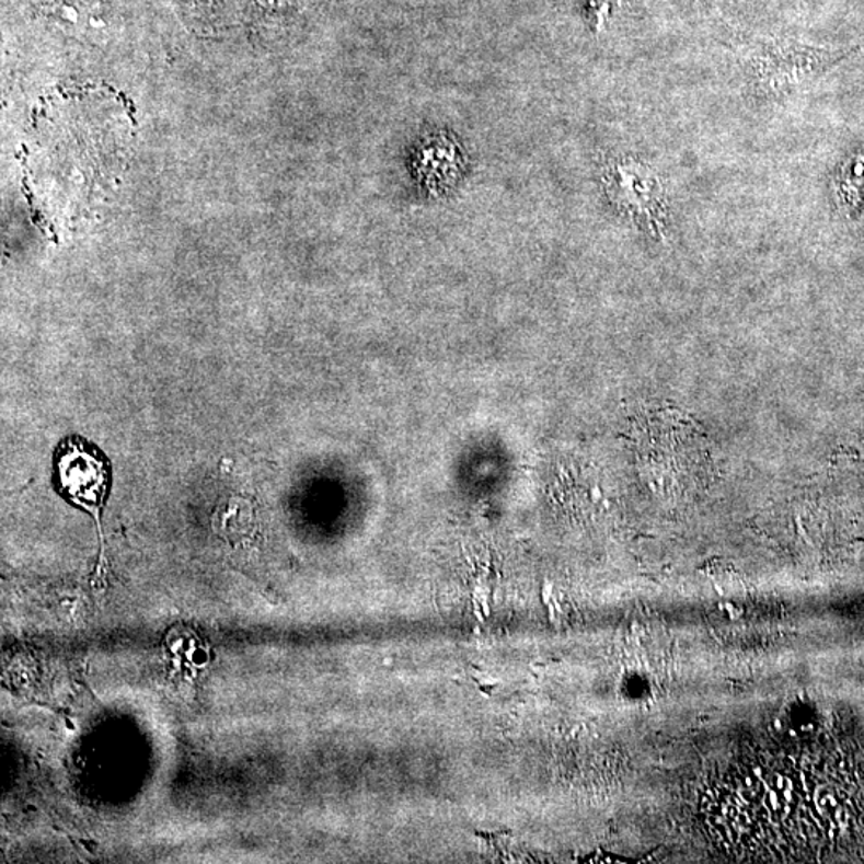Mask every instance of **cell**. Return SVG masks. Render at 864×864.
Returning <instances> with one entry per match:
<instances>
[{"label":"cell","instance_id":"cell-1","mask_svg":"<svg viewBox=\"0 0 864 864\" xmlns=\"http://www.w3.org/2000/svg\"><path fill=\"white\" fill-rule=\"evenodd\" d=\"M704 823L717 844L742 859L794 860L821 839L845 836L850 797L794 752L731 767L707 791Z\"/></svg>","mask_w":864,"mask_h":864},{"label":"cell","instance_id":"cell-2","mask_svg":"<svg viewBox=\"0 0 864 864\" xmlns=\"http://www.w3.org/2000/svg\"><path fill=\"white\" fill-rule=\"evenodd\" d=\"M100 90L57 93L41 107L27 145L31 194L45 207L100 203L123 172L125 113Z\"/></svg>","mask_w":864,"mask_h":864},{"label":"cell","instance_id":"cell-3","mask_svg":"<svg viewBox=\"0 0 864 864\" xmlns=\"http://www.w3.org/2000/svg\"><path fill=\"white\" fill-rule=\"evenodd\" d=\"M602 182L618 210L657 238H665L668 189L654 166L636 158H615L603 166Z\"/></svg>","mask_w":864,"mask_h":864},{"label":"cell","instance_id":"cell-4","mask_svg":"<svg viewBox=\"0 0 864 864\" xmlns=\"http://www.w3.org/2000/svg\"><path fill=\"white\" fill-rule=\"evenodd\" d=\"M55 468L61 491L83 509L93 512L96 519L110 482L106 461L96 458L95 450L89 449L78 437H69L57 450Z\"/></svg>","mask_w":864,"mask_h":864},{"label":"cell","instance_id":"cell-5","mask_svg":"<svg viewBox=\"0 0 864 864\" xmlns=\"http://www.w3.org/2000/svg\"><path fill=\"white\" fill-rule=\"evenodd\" d=\"M759 78L773 90H790L829 62L831 55L804 47H767L759 55Z\"/></svg>","mask_w":864,"mask_h":864},{"label":"cell","instance_id":"cell-6","mask_svg":"<svg viewBox=\"0 0 864 864\" xmlns=\"http://www.w3.org/2000/svg\"><path fill=\"white\" fill-rule=\"evenodd\" d=\"M460 149L447 137H429L416 152L415 170L419 182L433 193H446L461 173Z\"/></svg>","mask_w":864,"mask_h":864},{"label":"cell","instance_id":"cell-7","mask_svg":"<svg viewBox=\"0 0 864 864\" xmlns=\"http://www.w3.org/2000/svg\"><path fill=\"white\" fill-rule=\"evenodd\" d=\"M839 187L845 203L859 208L864 207V149L842 166Z\"/></svg>","mask_w":864,"mask_h":864},{"label":"cell","instance_id":"cell-8","mask_svg":"<svg viewBox=\"0 0 864 864\" xmlns=\"http://www.w3.org/2000/svg\"><path fill=\"white\" fill-rule=\"evenodd\" d=\"M612 2L615 0H591L592 9H595L597 26H602L609 20L610 12H612Z\"/></svg>","mask_w":864,"mask_h":864}]
</instances>
